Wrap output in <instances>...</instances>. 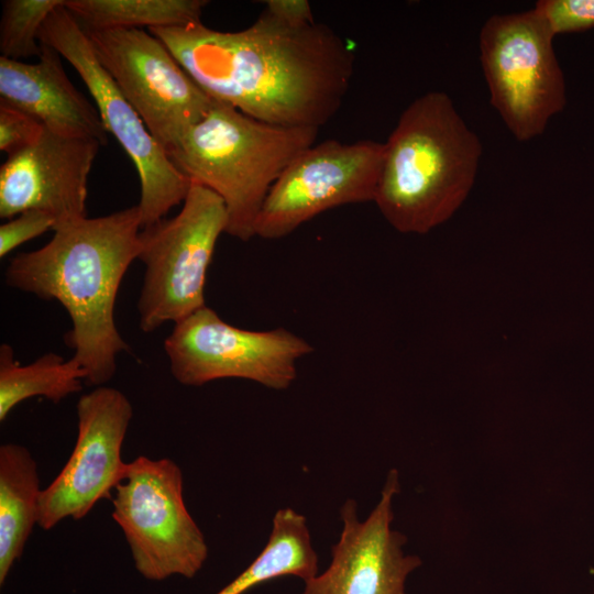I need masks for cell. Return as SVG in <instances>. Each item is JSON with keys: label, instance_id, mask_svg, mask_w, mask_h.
<instances>
[{"label": "cell", "instance_id": "1", "mask_svg": "<svg viewBox=\"0 0 594 594\" xmlns=\"http://www.w3.org/2000/svg\"><path fill=\"white\" fill-rule=\"evenodd\" d=\"M148 31L211 99L272 124L320 129L353 77V51L323 23L293 28L262 11L240 31L202 22Z\"/></svg>", "mask_w": 594, "mask_h": 594}, {"label": "cell", "instance_id": "2", "mask_svg": "<svg viewBox=\"0 0 594 594\" xmlns=\"http://www.w3.org/2000/svg\"><path fill=\"white\" fill-rule=\"evenodd\" d=\"M53 230L44 246L11 260L6 283L65 308L72 358L86 371L88 385L102 386L113 377L118 355L130 349L116 326L114 306L124 274L139 258L141 211L136 205Z\"/></svg>", "mask_w": 594, "mask_h": 594}, {"label": "cell", "instance_id": "3", "mask_svg": "<svg viewBox=\"0 0 594 594\" xmlns=\"http://www.w3.org/2000/svg\"><path fill=\"white\" fill-rule=\"evenodd\" d=\"M384 145L374 202L394 229L416 234L442 224L462 206L483 152L442 91L409 103Z\"/></svg>", "mask_w": 594, "mask_h": 594}, {"label": "cell", "instance_id": "4", "mask_svg": "<svg viewBox=\"0 0 594 594\" xmlns=\"http://www.w3.org/2000/svg\"><path fill=\"white\" fill-rule=\"evenodd\" d=\"M318 131L263 122L215 100L208 113L166 153L190 183L209 188L223 200L227 234L246 242L255 237V222L272 186L315 144Z\"/></svg>", "mask_w": 594, "mask_h": 594}, {"label": "cell", "instance_id": "5", "mask_svg": "<svg viewBox=\"0 0 594 594\" xmlns=\"http://www.w3.org/2000/svg\"><path fill=\"white\" fill-rule=\"evenodd\" d=\"M228 222L223 200L209 188L190 183L175 217L142 228L139 260L145 272L138 311L143 332L177 323L207 306V272Z\"/></svg>", "mask_w": 594, "mask_h": 594}, {"label": "cell", "instance_id": "6", "mask_svg": "<svg viewBox=\"0 0 594 594\" xmlns=\"http://www.w3.org/2000/svg\"><path fill=\"white\" fill-rule=\"evenodd\" d=\"M553 38L535 8L493 14L480 33V59L491 105L521 142L541 135L565 105Z\"/></svg>", "mask_w": 594, "mask_h": 594}, {"label": "cell", "instance_id": "7", "mask_svg": "<svg viewBox=\"0 0 594 594\" xmlns=\"http://www.w3.org/2000/svg\"><path fill=\"white\" fill-rule=\"evenodd\" d=\"M112 518L122 529L135 569L145 579H191L208 557L204 534L183 496V473L170 459L138 457L116 486Z\"/></svg>", "mask_w": 594, "mask_h": 594}, {"label": "cell", "instance_id": "8", "mask_svg": "<svg viewBox=\"0 0 594 594\" xmlns=\"http://www.w3.org/2000/svg\"><path fill=\"white\" fill-rule=\"evenodd\" d=\"M40 42L64 57L88 88L108 133L113 135L134 164L141 184L142 228L166 218L184 202L190 180L154 140L141 117L99 63L89 37L64 6L44 22Z\"/></svg>", "mask_w": 594, "mask_h": 594}, {"label": "cell", "instance_id": "9", "mask_svg": "<svg viewBox=\"0 0 594 594\" xmlns=\"http://www.w3.org/2000/svg\"><path fill=\"white\" fill-rule=\"evenodd\" d=\"M164 350L172 375L183 385L242 378L279 391L293 384L297 362L314 348L285 328L254 331L231 326L205 306L175 323Z\"/></svg>", "mask_w": 594, "mask_h": 594}, {"label": "cell", "instance_id": "10", "mask_svg": "<svg viewBox=\"0 0 594 594\" xmlns=\"http://www.w3.org/2000/svg\"><path fill=\"white\" fill-rule=\"evenodd\" d=\"M86 33L99 63L166 152L213 105L215 100L150 31L113 29Z\"/></svg>", "mask_w": 594, "mask_h": 594}, {"label": "cell", "instance_id": "11", "mask_svg": "<svg viewBox=\"0 0 594 594\" xmlns=\"http://www.w3.org/2000/svg\"><path fill=\"white\" fill-rule=\"evenodd\" d=\"M384 143L326 140L300 153L272 186L255 235L276 240L332 208L374 201Z\"/></svg>", "mask_w": 594, "mask_h": 594}, {"label": "cell", "instance_id": "12", "mask_svg": "<svg viewBox=\"0 0 594 594\" xmlns=\"http://www.w3.org/2000/svg\"><path fill=\"white\" fill-rule=\"evenodd\" d=\"M128 397L98 386L77 403L78 435L74 450L54 481L42 491L38 526L50 530L63 519L84 518L124 479L122 444L132 419Z\"/></svg>", "mask_w": 594, "mask_h": 594}, {"label": "cell", "instance_id": "13", "mask_svg": "<svg viewBox=\"0 0 594 594\" xmlns=\"http://www.w3.org/2000/svg\"><path fill=\"white\" fill-rule=\"evenodd\" d=\"M398 492V473L391 470L381 499L366 520H359L354 499L343 504V528L331 548L330 565L305 582L302 594H407L406 578L421 560L404 554L407 538L391 528L393 497Z\"/></svg>", "mask_w": 594, "mask_h": 594}, {"label": "cell", "instance_id": "14", "mask_svg": "<svg viewBox=\"0 0 594 594\" xmlns=\"http://www.w3.org/2000/svg\"><path fill=\"white\" fill-rule=\"evenodd\" d=\"M101 145L45 129L34 144L8 155L0 167V217L40 210L55 227L87 217L88 176Z\"/></svg>", "mask_w": 594, "mask_h": 594}, {"label": "cell", "instance_id": "15", "mask_svg": "<svg viewBox=\"0 0 594 594\" xmlns=\"http://www.w3.org/2000/svg\"><path fill=\"white\" fill-rule=\"evenodd\" d=\"M0 102L38 120L45 129L73 136L108 142L97 107L70 81L62 56L42 44L36 63L0 57Z\"/></svg>", "mask_w": 594, "mask_h": 594}, {"label": "cell", "instance_id": "16", "mask_svg": "<svg viewBox=\"0 0 594 594\" xmlns=\"http://www.w3.org/2000/svg\"><path fill=\"white\" fill-rule=\"evenodd\" d=\"M37 465L16 443L0 447V584H3L40 517Z\"/></svg>", "mask_w": 594, "mask_h": 594}, {"label": "cell", "instance_id": "17", "mask_svg": "<svg viewBox=\"0 0 594 594\" xmlns=\"http://www.w3.org/2000/svg\"><path fill=\"white\" fill-rule=\"evenodd\" d=\"M318 573V557L305 516L292 508L276 512L270 539L258 557L217 594H243L250 588L284 575L305 582Z\"/></svg>", "mask_w": 594, "mask_h": 594}, {"label": "cell", "instance_id": "18", "mask_svg": "<svg viewBox=\"0 0 594 594\" xmlns=\"http://www.w3.org/2000/svg\"><path fill=\"white\" fill-rule=\"evenodd\" d=\"M86 371L74 359L65 360L56 353H46L34 362L21 365L14 359L12 346H0V421L21 402L41 396L59 403L78 393L86 381Z\"/></svg>", "mask_w": 594, "mask_h": 594}, {"label": "cell", "instance_id": "19", "mask_svg": "<svg viewBox=\"0 0 594 594\" xmlns=\"http://www.w3.org/2000/svg\"><path fill=\"white\" fill-rule=\"evenodd\" d=\"M206 0H65L86 31L184 28L201 22Z\"/></svg>", "mask_w": 594, "mask_h": 594}, {"label": "cell", "instance_id": "20", "mask_svg": "<svg viewBox=\"0 0 594 594\" xmlns=\"http://www.w3.org/2000/svg\"><path fill=\"white\" fill-rule=\"evenodd\" d=\"M65 0H6L0 20L1 56L21 61L40 56L41 29L50 14Z\"/></svg>", "mask_w": 594, "mask_h": 594}, {"label": "cell", "instance_id": "21", "mask_svg": "<svg viewBox=\"0 0 594 594\" xmlns=\"http://www.w3.org/2000/svg\"><path fill=\"white\" fill-rule=\"evenodd\" d=\"M535 9L554 36L594 28V0H540Z\"/></svg>", "mask_w": 594, "mask_h": 594}, {"label": "cell", "instance_id": "22", "mask_svg": "<svg viewBox=\"0 0 594 594\" xmlns=\"http://www.w3.org/2000/svg\"><path fill=\"white\" fill-rule=\"evenodd\" d=\"M45 127L30 114L0 102V150L15 154L34 144Z\"/></svg>", "mask_w": 594, "mask_h": 594}, {"label": "cell", "instance_id": "23", "mask_svg": "<svg viewBox=\"0 0 594 594\" xmlns=\"http://www.w3.org/2000/svg\"><path fill=\"white\" fill-rule=\"evenodd\" d=\"M54 227V218L40 210H28L16 215L0 227V257H4L21 244L47 230H53Z\"/></svg>", "mask_w": 594, "mask_h": 594}, {"label": "cell", "instance_id": "24", "mask_svg": "<svg viewBox=\"0 0 594 594\" xmlns=\"http://www.w3.org/2000/svg\"><path fill=\"white\" fill-rule=\"evenodd\" d=\"M263 11L276 21L293 28L307 26L316 22L307 0H267Z\"/></svg>", "mask_w": 594, "mask_h": 594}]
</instances>
